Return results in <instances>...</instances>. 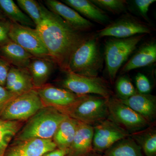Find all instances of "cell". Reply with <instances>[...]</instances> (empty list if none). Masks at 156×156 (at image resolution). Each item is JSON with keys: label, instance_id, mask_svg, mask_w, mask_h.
I'll return each mask as SVG.
<instances>
[{"label": "cell", "instance_id": "cell-5", "mask_svg": "<svg viewBox=\"0 0 156 156\" xmlns=\"http://www.w3.org/2000/svg\"><path fill=\"white\" fill-rule=\"evenodd\" d=\"M145 35L126 38L113 37L107 41L105 45L104 59L107 73L112 84L114 83L120 68L136 50Z\"/></svg>", "mask_w": 156, "mask_h": 156}, {"label": "cell", "instance_id": "cell-29", "mask_svg": "<svg viewBox=\"0 0 156 156\" xmlns=\"http://www.w3.org/2000/svg\"><path fill=\"white\" fill-rule=\"evenodd\" d=\"M91 1L102 10H105L114 14H119L125 11L127 8V1L125 0H92Z\"/></svg>", "mask_w": 156, "mask_h": 156}, {"label": "cell", "instance_id": "cell-36", "mask_svg": "<svg viewBox=\"0 0 156 156\" xmlns=\"http://www.w3.org/2000/svg\"><path fill=\"white\" fill-rule=\"evenodd\" d=\"M85 156H104L103 155H101L99 153L96 152L94 151H92L90 152L89 154H87Z\"/></svg>", "mask_w": 156, "mask_h": 156}, {"label": "cell", "instance_id": "cell-27", "mask_svg": "<svg viewBox=\"0 0 156 156\" xmlns=\"http://www.w3.org/2000/svg\"><path fill=\"white\" fill-rule=\"evenodd\" d=\"M17 5L33 21L36 27L41 22L40 3L34 0H17Z\"/></svg>", "mask_w": 156, "mask_h": 156}, {"label": "cell", "instance_id": "cell-16", "mask_svg": "<svg viewBox=\"0 0 156 156\" xmlns=\"http://www.w3.org/2000/svg\"><path fill=\"white\" fill-rule=\"evenodd\" d=\"M93 126L79 121L75 135L66 156H85L93 151Z\"/></svg>", "mask_w": 156, "mask_h": 156}, {"label": "cell", "instance_id": "cell-18", "mask_svg": "<svg viewBox=\"0 0 156 156\" xmlns=\"http://www.w3.org/2000/svg\"><path fill=\"white\" fill-rule=\"evenodd\" d=\"M55 65L50 58L36 57L31 58L27 69L31 77L34 89H39L47 84Z\"/></svg>", "mask_w": 156, "mask_h": 156}, {"label": "cell", "instance_id": "cell-15", "mask_svg": "<svg viewBox=\"0 0 156 156\" xmlns=\"http://www.w3.org/2000/svg\"><path fill=\"white\" fill-rule=\"evenodd\" d=\"M118 99L140 115L148 122L151 124L154 121L156 116V97L154 95L141 94L136 92L126 100Z\"/></svg>", "mask_w": 156, "mask_h": 156}, {"label": "cell", "instance_id": "cell-28", "mask_svg": "<svg viewBox=\"0 0 156 156\" xmlns=\"http://www.w3.org/2000/svg\"><path fill=\"white\" fill-rule=\"evenodd\" d=\"M115 87L117 98L121 100L128 99L137 92L129 78L126 76L118 78Z\"/></svg>", "mask_w": 156, "mask_h": 156}, {"label": "cell", "instance_id": "cell-6", "mask_svg": "<svg viewBox=\"0 0 156 156\" xmlns=\"http://www.w3.org/2000/svg\"><path fill=\"white\" fill-rule=\"evenodd\" d=\"M45 107L35 89L15 96L0 108V119L6 121L28 120Z\"/></svg>", "mask_w": 156, "mask_h": 156}, {"label": "cell", "instance_id": "cell-24", "mask_svg": "<svg viewBox=\"0 0 156 156\" xmlns=\"http://www.w3.org/2000/svg\"><path fill=\"white\" fill-rule=\"evenodd\" d=\"M0 9L7 19L11 22L36 28L33 21L12 0H0Z\"/></svg>", "mask_w": 156, "mask_h": 156}, {"label": "cell", "instance_id": "cell-9", "mask_svg": "<svg viewBox=\"0 0 156 156\" xmlns=\"http://www.w3.org/2000/svg\"><path fill=\"white\" fill-rule=\"evenodd\" d=\"M9 36L11 41L34 57L51 59L36 29L12 22Z\"/></svg>", "mask_w": 156, "mask_h": 156}, {"label": "cell", "instance_id": "cell-31", "mask_svg": "<svg viewBox=\"0 0 156 156\" xmlns=\"http://www.w3.org/2000/svg\"><path fill=\"white\" fill-rule=\"evenodd\" d=\"M11 24L12 22L8 19L0 20V47L11 41L9 34Z\"/></svg>", "mask_w": 156, "mask_h": 156}, {"label": "cell", "instance_id": "cell-13", "mask_svg": "<svg viewBox=\"0 0 156 156\" xmlns=\"http://www.w3.org/2000/svg\"><path fill=\"white\" fill-rule=\"evenodd\" d=\"M47 8L61 17L72 28L80 32L91 30L92 22L80 15L74 9L56 0H45Z\"/></svg>", "mask_w": 156, "mask_h": 156}, {"label": "cell", "instance_id": "cell-22", "mask_svg": "<svg viewBox=\"0 0 156 156\" xmlns=\"http://www.w3.org/2000/svg\"><path fill=\"white\" fill-rule=\"evenodd\" d=\"M78 122L67 117L59 124L52 138L58 148L68 150L75 135Z\"/></svg>", "mask_w": 156, "mask_h": 156}, {"label": "cell", "instance_id": "cell-34", "mask_svg": "<svg viewBox=\"0 0 156 156\" xmlns=\"http://www.w3.org/2000/svg\"><path fill=\"white\" fill-rule=\"evenodd\" d=\"M16 96L17 95L9 91L5 87L0 85V108Z\"/></svg>", "mask_w": 156, "mask_h": 156}, {"label": "cell", "instance_id": "cell-23", "mask_svg": "<svg viewBox=\"0 0 156 156\" xmlns=\"http://www.w3.org/2000/svg\"><path fill=\"white\" fill-rule=\"evenodd\" d=\"M131 137L141 148L145 156H156V129L151 125L131 134Z\"/></svg>", "mask_w": 156, "mask_h": 156}, {"label": "cell", "instance_id": "cell-30", "mask_svg": "<svg viewBox=\"0 0 156 156\" xmlns=\"http://www.w3.org/2000/svg\"><path fill=\"white\" fill-rule=\"evenodd\" d=\"M135 80L137 92L141 94H150L151 91V85L145 75L138 73L135 76Z\"/></svg>", "mask_w": 156, "mask_h": 156}, {"label": "cell", "instance_id": "cell-37", "mask_svg": "<svg viewBox=\"0 0 156 156\" xmlns=\"http://www.w3.org/2000/svg\"><path fill=\"white\" fill-rule=\"evenodd\" d=\"M7 19V17H5L4 14H3L2 11L0 9V20H5Z\"/></svg>", "mask_w": 156, "mask_h": 156}, {"label": "cell", "instance_id": "cell-35", "mask_svg": "<svg viewBox=\"0 0 156 156\" xmlns=\"http://www.w3.org/2000/svg\"><path fill=\"white\" fill-rule=\"evenodd\" d=\"M67 153V150L61 149L57 148L45 154L43 156H66Z\"/></svg>", "mask_w": 156, "mask_h": 156}, {"label": "cell", "instance_id": "cell-26", "mask_svg": "<svg viewBox=\"0 0 156 156\" xmlns=\"http://www.w3.org/2000/svg\"><path fill=\"white\" fill-rule=\"evenodd\" d=\"M22 123V121L0 119V156H5L9 144L21 129Z\"/></svg>", "mask_w": 156, "mask_h": 156}, {"label": "cell", "instance_id": "cell-19", "mask_svg": "<svg viewBox=\"0 0 156 156\" xmlns=\"http://www.w3.org/2000/svg\"><path fill=\"white\" fill-rule=\"evenodd\" d=\"M156 61V44L154 41L142 45L126 62L121 69L125 73L132 70L151 65Z\"/></svg>", "mask_w": 156, "mask_h": 156}, {"label": "cell", "instance_id": "cell-11", "mask_svg": "<svg viewBox=\"0 0 156 156\" xmlns=\"http://www.w3.org/2000/svg\"><path fill=\"white\" fill-rule=\"evenodd\" d=\"M93 151L104 153L115 143L131 134L109 117L93 126Z\"/></svg>", "mask_w": 156, "mask_h": 156}, {"label": "cell", "instance_id": "cell-2", "mask_svg": "<svg viewBox=\"0 0 156 156\" xmlns=\"http://www.w3.org/2000/svg\"><path fill=\"white\" fill-rule=\"evenodd\" d=\"M67 117L56 108L44 107L29 119L14 143L33 138L52 139L59 124Z\"/></svg>", "mask_w": 156, "mask_h": 156}, {"label": "cell", "instance_id": "cell-1", "mask_svg": "<svg viewBox=\"0 0 156 156\" xmlns=\"http://www.w3.org/2000/svg\"><path fill=\"white\" fill-rule=\"evenodd\" d=\"M40 3L41 22L35 28L51 59L60 69L67 72L73 54L88 37L72 28L61 17Z\"/></svg>", "mask_w": 156, "mask_h": 156}, {"label": "cell", "instance_id": "cell-20", "mask_svg": "<svg viewBox=\"0 0 156 156\" xmlns=\"http://www.w3.org/2000/svg\"><path fill=\"white\" fill-rule=\"evenodd\" d=\"M63 3L80 15L101 24H105L109 18L105 11L88 0H63Z\"/></svg>", "mask_w": 156, "mask_h": 156}, {"label": "cell", "instance_id": "cell-17", "mask_svg": "<svg viewBox=\"0 0 156 156\" xmlns=\"http://www.w3.org/2000/svg\"><path fill=\"white\" fill-rule=\"evenodd\" d=\"M5 87L16 95H20L34 89L32 80L27 69L11 66Z\"/></svg>", "mask_w": 156, "mask_h": 156}, {"label": "cell", "instance_id": "cell-12", "mask_svg": "<svg viewBox=\"0 0 156 156\" xmlns=\"http://www.w3.org/2000/svg\"><path fill=\"white\" fill-rule=\"evenodd\" d=\"M56 147L52 139L33 138L14 143L4 156H43Z\"/></svg>", "mask_w": 156, "mask_h": 156}, {"label": "cell", "instance_id": "cell-25", "mask_svg": "<svg viewBox=\"0 0 156 156\" xmlns=\"http://www.w3.org/2000/svg\"><path fill=\"white\" fill-rule=\"evenodd\" d=\"M103 153L104 156H144L131 136L118 141Z\"/></svg>", "mask_w": 156, "mask_h": 156}, {"label": "cell", "instance_id": "cell-3", "mask_svg": "<svg viewBox=\"0 0 156 156\" xmlns=\"http://www.w3.org/2000/svg\"><path fill=\"white\" fill-rule=\"evenodd\" d=\"M109 98L97 95H81L71 105L56 108L68 117L94 126L108 118Z\"/></svg>", "mask_w": 156, "mask_h": 156}, {"label": "cell", "instance_id": "cell-10", "mask_svg": "<svg viewBox=\"0 0 156 156\" xmlns=\"http://www.w3.org/2000/svg\"><path fill=\"white\" fill-rule=\"evenodd\" d=\"M152 30V29L147 23L131 15H126L98 31L97 37L126 38L137 35L151 34Z\"/></svg>", "mask_w": 156, "mask_h": 156}, {"label": "cell", "instance_id": "cell-8", "mask_svg": "<svg viewBox=\"0 0 156 156\" xmlns=\"http://www.w3.org/2000/svg\"><path fill=\"white\" fill-rule=\"evenodd\" d=\"M109 117L130 134L141 131L151 124L117 98L108 99Z\"/></svg>", "mask_w": 156, "mask_h": 156}, {"label": "cell", "instance_id": "cell-4", "mask_svg": "<svg viewBox=\"0 0 156 156\" xmlns=\"http://www.w3.org/2000/svg\"><path fill=\"white\" fill-rule=\"evenodd\" d=\"M103 62L98 37L97 36L88 37L73 54L68 71L85 76L96 77L103 68Z\"/></svg>", "mask_w": 156, "mask_h": 156}, {"label": "cell", "instance_id": "cell-14", "mask_svg": "<svg viewBox=\"0 0 156 156\" xmlns=\"http://www.w3.org/2000/svg\"><path fill=\"white\" fill-rule=\"evenodd\" d=\"M36 90L45 106L56 108L69 106L76 102L80 96L67 89L58 88L50 84H46Z\"/></svg>", "mask_w": 156, "mask_h": 156}, {"label": "cell", "instance_id": "cell-7", "mask_svg": "<svg viewBox=\"0 0 156 156\" xmlns=\"http://www.w3.org/2000/svg\"><path fill=\"white\" fill-rule=\"evenodd\" d=\"M61 82L64 89L77 95H94L110 98L113 95L105 80L100 77H90L68 71Z\"/></svg>", "mask_w": 156, "mask_h": 156}, {"label": "cell", "instance_id": "cell-33", "mask_svg": "<svg viewBox=\"0 0 156 156\" xmlns=\"http://www.w3.org/2000/svg\"><path fill=\"white\" fill-rule=\"evenodd\" d=\"M155 2V0H135L134 3L143 17L147 18L150 6Z\"/></svg>", "mask_w": 156, "mask_h": 156}, {"label": "cell", "instance_id": "cell-32", "mask_svg": "<svg viewBox=\"0 0 156 156\" xmlns=\"http://www.w3.org/2000/svg\"><path fill=\"white\" fill-rule=\"evenodd\" d=\"M11 66L8 62L0 57V85L5 86L6 80Z\"/></svg>", "mask_w": 156, "mask_h": 156}, {"label": "cell", "instance_id": "cell-21", "mask_svg": "<svg viewBox=\"0 0 156 156\" xmlns=\"http://www.w3.org/2000/svg\"><path fill=\"white\" fill-rule=\"evenodd\" d=\"M0 57L8 62L12 66L27 69L34 56L19 45L11 41L0 47Z\"/></svg>", "mask_w": 156, "mask_h": 156}]
</instances>
